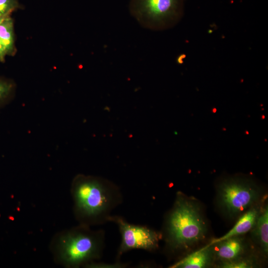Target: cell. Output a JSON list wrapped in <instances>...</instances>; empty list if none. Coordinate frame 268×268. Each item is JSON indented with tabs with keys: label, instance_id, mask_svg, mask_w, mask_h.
Wrapping results in <instances>:
<instances>
[{
	"label": "cell",
	"instance_id": "obj_6",
	"mask_svg": "<svg viewBox=\"0 0 268 268\" xmlns=\"http://www.w3.org/2000/svg\"><path fill=\"white\" fill-rule=\"evenodd\" d=\"M107 219L116 222L122 236L119 254L129 250L140 249L148 251L156 249L160 234L147 227L130 224L119 217L109 216Z\"/></svg>",
	"mask_w": 268,
	"mask_h": 268
},
{
	"label": "cell",
	"instance_id": "obj_13",
	"mask_svg": "<svg viewBox=\"0 0 268 268\" xmlns=\"http://www.w3.org/2000/svg\"><path fill=\"white\" fill-rule=\"evenodd\" d=\"M14 90V85L11 81L0 78V109L11 101Z\"/></svg>",
	"mask_w": 268,
	"mask_h": 268
},
{
	"label": "cell",
	"instance_id": "obj_14",
	"mask_svg": "<svg viewBox=\"0 0 268 268\" xmlns=\"http://www.w3.org/2000/svg\"><path fill=\"white\" fill-rule=\"evenodd\" d=\"M17 5V0H0V18L9 16Z\"/></svg>",
	"mask_w": 268,
	"mask_h": 268
},
{
	"label": "cell",
	"instance_id": "obj_8",
	"mask_svg": "<svg viewBox=\"0 0 268 268\" xmlns=\"http://www.w3.org/2000/svg\"><path fill=\"white\" fill-rule=\"evenodd\" d=\"M262 200L251 206L240 215L230 231L222 237L213 240L210 243L235 235H243L250 231L254 226L260 214L263 204Z\"/></svg>",
	"mask_w": 268,
	"mask_h": 268
},
{
	"label": "cell",
	"instance_id": "obj_12",
	"mask_svg": "<svg viewBox=\"0 0 268 268\" xmlns=\"http://www.w3.org/2000/svg\"><path fill=\"white\" fill-rule=\"evenodd\" d=\"M258 266L255 256L247 255L235 260L218 262L217 267L221 268H252Z\"/></svg>",
	"mask_w": 268,
	"mask_h": 268
},
{
	"label": "cell",
	"instance_id": "obj_1",
	"mask_svg": "<svg viewBox=\"0 0 268 268\" xmlns=\"http://www.w3.org/2000/svg\"><path fill=\"white\" fill-rule=\"evenodd\" d=\"M207 226L199 202L178 192L166 221V239L169 247L175 250L191 247L205 238Z\"/></svg>",
	"mask_w": 268,
	"mask_h": 268
},
{
	"label": "cell",
	"instance_id": "obj_15",
	"mask_svg": "<svg viewBox=\"0 0 268 268\" xmlns=\"http://www.w3.org/2000/svg\"><path fill=\"white\" fill-rule=\"evenodd\" d=\"M2 18H0V22ZM5 56L6 55L0 41V60L2 61Z\"/></svg>",
	"mask_w": 268,
	"mask_h": 268
},
{
	"label": "cell",
	"instance_id": "obj_7",
	"mask_svg": "<svg viewBox=\"0 0 268 268\" xmlns=\"http://www.w3.org/2000/svg\"><path fill=\"white\" fill-rule=\"evenodd\" d=\"M212 245L215 261H228L246 256L249 245L243 235H235L210 243Z\"/></svg>",
	"mask_w": 268,
	"mask_h": 268
},
{
	"label": "cell",
	"instance_id": "obj_2",
	"mask_svg": "<svg viewBox=\"0 0 268 268\" xmlns=\"http://www.w3.org/2000/svg\"><path fill=\"white\" fill-rule=\"evenodd\" d=\"M114 186L106 180L79 174L73 180L71 193L78 217L93 220L105 216L114 204Z\"/></svg>",
	"mask_w": 268,
	"mask_h": 268
},
{
	"label": "cell",
	"instance_id": "obj_10",
	"mask_svg": "<svg viewBox=\"0 0 268 268\" xmlns=\"http://www.w3.org/2000/svg\"><path fill=\"white\" fill-rule=\"evenodd\" d=\"M252 237L258 246L262 254L266 257L268 253V206L265 203L257 220L251 230Z\"/></svg>",
	"mask_w": 268,
	"mask_h": 268
},
{
	"label": "cell",
	"instance_id": "obj_5",
	"mask_svg": "<svg viewBox=\"0 0 268 268\" xmlns=\"http://www.w3.org/2000/svg\"><path fill=\"white\" fill-rule=\"evenodd\" d=\"M129 8L143 26L162 30L174 25L180 20L183 0H130Z\"/></svg>",
	"mask_w": 268,
	"mask_h": 268
},
{
	"label": "cell",
	"instance_id": "obj_4",
	"mask_svg": "<svg viewBox=\"0 0 268 268\" xmlns=\"http://www.w3.org/2000/svg\"><path fill=\"white\" fill-rule=\"evenodd\" d=\"M262 191L258 183L246 176L221 179L216 187V203L223 214L230 218L244 212L261 201Z\"/></svg>",
	"mask_w": 268,
	"mask_h": 268
},
{
	"label": "cell",
	"instance_id": "obj_3",
	"mask_svg": "<svg viewBox=\"0 0 268 268\" xmlns=\"http://www.w3.org/2000/svg\"><path fill=\"white\" fill-rule=\"evenodd\" d=\"M102 235L80 227L57 238L54 252L58 262L67 267H78L97 259L102 246Z\"/></svg>",
	"mask_w": 268,
	"mask_h": 268
},
{
	"label": "cell",
	"instance_id": "obj_9",
	"mask_svg": "<svg viewBox=\"0 0 268 268\" xmlns=\"http://www.w3.org/2000/svg\"><path fill=\"white\" fill-rule=\"evenodd\" d=\"M213 246L209 244L204 248L194 252L179 262L172 268H203L209 267L214 262Z\"/></svg>",
	"mask_w": 268,
	"mask_h": 268
},
{
	"label": "cell",
	"instance_id": "obj_11",
	"mask_svg": "<svg viewBox=\"0 0 268 268\" xmlns=\"http://www.w3.org/2000/svg\"><path fill=\"white\" fill-rule=\"evenodd\" d=\"M0 41L5 55L13 53L14 41L13 24L9 16L1 18L0 22Z\"/></svg>",
	"mask_w": 268,
	"mask_h": 268
}]
</instances>
